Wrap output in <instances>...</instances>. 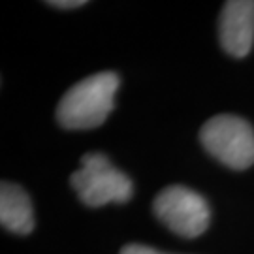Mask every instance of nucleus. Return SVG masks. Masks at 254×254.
<instances>
[{"label":"nucleus","mask_w":254,"mask_h":254,"mask_svg":"<svg viewBox=\"0 0 254 254\" xmlns=\"http://www.w3.org/2000/svg\"><path fill=\"white\" fill-rule=\"evenodd\" d=\"M220 44L236 59L251 53L254 42V0H230L224 4L218 25Z\"/></svg>","instance_id":"nucleus-5"},{"label":"nucleus","mask_w":254,"mask_h":254,"mask_svg":"<svg viewBox=\"0 0 254 254\" xmlns=\"http://www.w3.org/2000/svg\"><path fill=\"white\" fill-rule=\"evenodd\" d=\"M156 218L173 234L183 237H198L209 226V205L192 189L172 185L166 187L153 201Z\"/></svg>","instance_id":"nucleus-4"},{"label":"nucleus","mask_w":254,"mask_h":254,"mask_svg":"<svg viewBox=\"0 0 254 254\" xmlns=\"http://www.w3.org/2000/svg\"><path fill=\"white\" fill-rule=\"evenodd\" d=\"M72 189L89 207L125 203L132 196V181L102 153L81 156V168L70 177Z\"/></svg>","instance_id":"nucleus-2"},{"label":"nucleus","mask_w":254,"mask_h":254,"mask_svg":"<svg viewBox=\"0 0 254 254\" xmlns=\"http://www.w3.org/2000/svg\"><path fill=\"white\" fill-rule=\"evenodd\" d=\"M119 75L115 72L94 73L75 83L57 108V121L68 130H91L106 123L115 106Z\"/></svg>","instance_id":"nucleus-1"},{"label":"nucleus","mask_w":254,"mask_h":254,"mask_svg":"<svg viewBox=\"0 0 254 254\" xmlns=\"http://www.w3.org/2000/svg\"><path fill=\"white\" fill-rule=\"evenodd\" d=\"M0 224L19 236H27L34 228L32 201L19 185L4 181L0 187Z\"/></svg>","instance_id":"nucleus-6"},{"label":"nucleus","mask_w":254,"mask_h":254,"mask_svg":"<svg viewBox=\"0 0 254 254\" xmlns=\"http://www.w3.org/2000/svg\"><path fill=\"white\" fill-rule=\"evenodd\" d=\"M121 254H166V253H160V251H156L153 247H147V245H136V243H132V245H125L121 249Z\"/></svg>","instance_id":"nucleus-7"},{"label":"nucleus","mask_w":254,"mask_h":254,"mask_svg":"<svg viewBox=\"0 0 254 254\" xmlns=\"http://www.w3.org/2000/svg\"><path fill=\"white\" fill-rule=\"evenodd\" d=\"M201 145L232 170H247L254 164V130L237 115H217L200 130Z\"/></svg>","instance_id":"nucleus-3"},{"label":"nucleus","mask_w":254,"mask_h":254,"mask_svg":"<svg viewBox=\"0 0 254 254\" xmlns=\"http://www.w3.org/2000/svg\"><path fill=\"white\" fill-rule=\"evenodd\" d=\"M49 6H53V8H79V6H85L87 2L85 0H55V2H47Z\"/></svg>","instance_id":"nucleus-8"}]
</instances>
